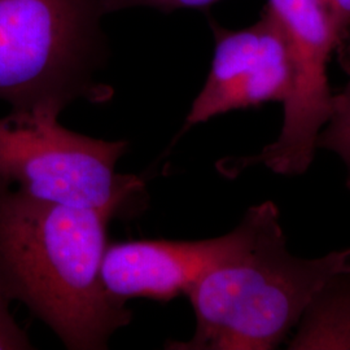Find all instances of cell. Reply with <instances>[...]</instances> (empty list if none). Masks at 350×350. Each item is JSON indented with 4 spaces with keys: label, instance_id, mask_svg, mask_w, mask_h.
I'll use <instances>...</instances> for the list:
<instances>
[{
    "label": "cell",
    "instance_id": "6da1fadb",
    "mask_svg": "<svg viewBox=\"0 0 350 350\" xmlns=\"http://www.w3.org/2000/svg\"><path fill=\"white\" fill-rule=\"evenodd\" d=\"M120 213L39 200L0 176V288L68 349H107L131 322L101 283L108 226Z\"/></svg>",
    "mask_w": 350,
    "mask_h": 350
},
{
    "label": "cell",
    "instance_id": "7a4b0ae2",
    "mask_svg": "<svg viewBox=\"0 0 350 350\" xmlns=\"http://www.w3.org/2000/svg\"><path fill=\"white\" fill-rule=\"evenodd\" d=\"M247 213V241L188 292L196 315L193 338L167 341L166 349H275L325 283L350 270V248L310 260L293 256L274 202Z\"/></svg>",
    "mask_w": 350,
    "mask_h": 350
},
{
    "label": "cell",
    "instance_id": "3957f363",
    "mask_svg": "<svg viewBox=\"0 0 350 350\" xmlns=\"http://www.w3.org/2000/svg\"><path fill=\"white\" fill-rule=\"evenodd\" d=\"M103 0H0V100L13 113L60 116L78 99L104 103Z\"/></svg>",
    "mask_w": 350,
    "mask_h": 350
},
{
    "label": "cell",
    "instance_id": "277c9868",
    "mask_svg": "<svg viewBox=\"0 0 350 350\" xmlns=\"http://www.w3.org/2000/svg\"><path fill=\"white\" fill-rule=\"evenodd\" d=\"M127 142H108L65 129L47 113L0 118V176L26 195L78 208H117L143 192L134 175L116 173Z\"/></svg>",
    "mask_w": 350,
    "mask_h": 350
},
{
    "label": "cell",
    "instance_id": "5b68a950",
    "mask_svg": "<svg viewBox=\"0 0 350 350\" xmlns=\"http://www.w3.org/2000/svg\"><path fill=\"white\" fill-rule=\"evenodd\" d=\"M287 40L292 86L283 103V126L275 142L260 153L228 159L219 170L235 176L254 165L280 175L304 174L313 163L317 138L325 125L332 103L327 68L338 37L319 0H267Z\"/></svg>",
    "mask_w": 350,
    "mask_h": 350
},
{
    "label": "cell",
    "instance_id": "8992f818",
    "mask_svg": "<svg viewBox=\"0 0 350 350\" xmlns=\"http://www.w3.org/2000/svg\"><path fill=\"white\" fill-rule=\"evenodd\" d=\"M214 53L208 78L187 114L185 130L214 117L267 103H284L292 69L283 29L266 7L260 20L240 30L211 23Z\"/></svg>",
    "mask_w": 350,
    "mask_h": 350
},
{
    "label": "cell",
    "instance_id": "52a82bcc",
    "mask_svg": "<svg viewBox=\"0 0 350 350\" xmlns=\"http://www.w3.org/2000/svg\"><path fill=\"white\" fill-rule=\"evenodd\" d=\"M250 234L245 213L240 225L219 238L129 240L108 243L101 263V283L112 300L169 302L186 295L212 267L234 254Z\"/></svg>",
    "mask_w": 350,
    "mask_h": 350
},
{
    "label": "cell",
    "instance_id": "ba28073f",
    "mask_svg": "<svg viewBox=\"0 0 350 350\" xmlns=\"http://www.w3.org/2000/svg\"><path fill=\"white\" fill-rule=\"evenodd\" d=\"M297 327L288 349H350V270L325 283Z\"/></svg>",
    "mask_w": 350,
    "mask_h": 350
},
{
    "label": "cell",
    "instance_id": "9c48e42d",
    "mask_svg": "<svg viewBox=\"0 0 350 350\" xmlns=\"http://www.w3.org/2000/svg\"><path fill=\"white\" fill-rule=\"evenodd\" d=\"M335 53L348 81L340 92L332 95L329 117L317 138V150L338 154L347 167V186L350 189V29L340 39Z\"/></svg>",
    "mask_w": 350,
    "mask_h": 350
},
{
    "label": "cell",
    "instance_id": "30bf717a",
    "mask_svg": "<svg viewBox=\"0 0 350 350\" xmlns=\"http://www.w3.org/2000/svg\"><path fill=\"white\" fill-rule=\"evenodd\" d=\"M11 302L0 288V350L33 349L25 329L17 325L11 314Z\"/></svg>",
    "mask_w": 350,
    "mask_h": 350
},
{
    "label": "cell",
    "instance_id": "8fae6325",
    "mask_svg": "<svg viewBox=\"0 0 350 350\" xmlns=\"http://www.w3.org/2000/svg\"><path fill=\"white\" fill-rule=\"evenodd\" d=\"M219 0H103L105 13L124 11L135 7H150L163 12L178 10H201Z\"/></svg>",
    "mask_w": 350,
    "mask_h": 350
},
{
    "label": "cell",
    "instance_id": "7c38bea8",
    "mask_svg": "<svg viewBox=\"0 0 350 350\" xmlns=\"http://www.w3.org/2000/svg\"><path fill=\"white\" fill-rule=\"evenodd\" d=\"M335 26L338 42L350 29V0H319Z\"/></svg>",
    "mask_w": 350,
    "mask_h": 350
}]
</instances>
